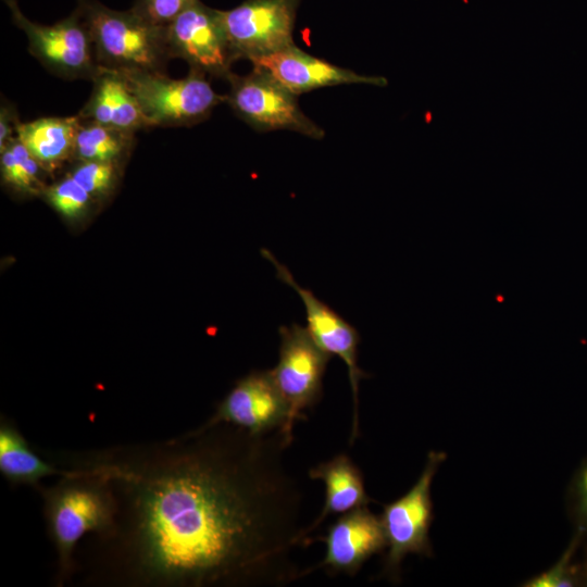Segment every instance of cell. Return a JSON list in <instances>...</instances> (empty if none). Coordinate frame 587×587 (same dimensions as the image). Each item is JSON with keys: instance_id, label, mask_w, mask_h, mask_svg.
Here are the masks:
<instances>
[{"instance_id": "cell-1", "label": "cell", "mask_w": 587, "mask_h": 587, "mask_svg": "<svg viewBox=\"0 0 587 587\" xmlns=\"http://www.w3.org/2000/svg\"><path fill=\"white\" fill-rule=\"evenodd\" d=\"M280 429L204 423L179 437L52 461L101 476L115 500L87 580L124 587H282L301 578L302 490Z\"/></svg>"}, {"instance_id": "cell-2", "label": "cell", "mask_w": 587, "mask_h": 587, "mask_svg": "<svg viewBox=\"0 0 587 587\" xmlns=\"http://www.w3.org/2000/svg\"><path fill=\"white\" fill-rule=\"evenodd\" d=\"M66 473L48 488H38L43 500L47 533L58 557L57 586L74 574L75 550L88 534L110 532L115 500L109 484L99 475L78 469Z\"/></svg>"}, {"instance_id": "cell-3", "label": "cell", "mask_w": 587, "mask_h": 587, "mask_svg": "<svg viewBox=\"0 0 587 587\" xmlns=\"http://www.w3.org/2000/svg\"><path fill=\"white\" fill-rule=\"evenodd\" d=\"M76 10L99 67L122 73L164 71L171 59L165 27L150 24L132 9L116 11L96 0H79Z\"/></svg>"}, {"instance_id": "cell-4", "label": "cell", "mask_w": 587, "mask_h": 587, "mask_svg": "<svg viewBox=\"0 0 587 587\" xmlns=\"http://www.w3.org/2000/svg\"><path fill=\"white\" fill-rule=\"evenodd\" d=\"M122 74L150 127L201 123L216 105L226 101V96L216 93L205 74L199 71L189 70L187 76L178 79L166 76L164 72Z\"/></svg>"}, {"instance_id": "cell-5", "label": "cell", "mask_w": 587, "mask_h": 587, "mask_svg": "<svg viewBox=\"0 0 587 587\" xmlns=\"http://www.w3.org/2000/svg\"><path fill=\"white\" fill-rule=\"evenodd\" d=\"M446 458L444 451H429L425 466L411 489L396 501L383 507L379 517L388 552L382 574L391 582L400 580L401 563L408 554L433 555L428 535L434 520L430 486Z\"/></svg>"}, {"instance_id": "cell-6", "label": "cell", "mask_w": 587, "mask_h": 587, "mask_svg": "<svg viewBox=\"0 0 587 587\" xmlns=\"http://www.w3.org/2000/svg\"><path fill=\"white\" fill-rule=\"evenodd\" d=\"M226 102L234 113L259 132L286 129L313 139H322L325 132L307 116L291 92L270 73L253 67L239 76L230 73Z\"/></svg>"}, {"instance_id": "cell-7", "label": "cell", "mask_w": 587, "mask_h": 587, "mask_svg": "<svg viewBox=\"0 0 587 587\" xmlns=\"http://www.w3.org/2000/svg\"><path fill=\"white\" fill-rule=\"evenodd\" d=\"M278 332V362L271 373L289 410L282 433L292 441L295 422L321 399L323 376L333 355L316 344L307 327L297 323L280 326Z\"/></svg>"}, {"instance_id": "cell-8", "label": "cell", "mask_w": 587, "mask_h": 587, "mask_svg": "<svg viewBox=\"0 0 587 587\" xmlns=\"http://www.w3.org/2000/svg\"><path fill=\"white\" fill-rule=\"evenodd\" d=\"M13 23L28 40L29 52L51 73L66 79H92L99 70L88 30L75 11L66 18L41 25L29 21L16 0H3Z\"/></svg>"}, {"instance_id": "cell-9", "label": "cell", "mask_w": 587, "mask_h": 587, "mask_svg": "<svg viewBox=\"0 0 587 587\" xmlns=\"http://www.w3.org/2000/svg\"><path fill=\"white\" fill-rule=\"evenodd\" d=\"M300 0H246L221 11L236 60L250 62L294 43V27Z\"/></svg>"}, {"instance_id": "cell-10", "label": "cell", "mask_w": 587, "mask_h": 587, "mask_svg": "<svg viewBox=\"0 0 587 587\" xmlns=\"http://www.w3.org/2000/svg\"><path fill=\"white\" fill-rule=\"evenodd\" d=\"M165 37L170 57L185 60L189 70L224 78L232 73L236 59L220 10L195 0L165 27Z\"/></svg>"}, {"instance_id": "cell-11", "label": "cell", "mask_w": 587, "mask_h": 587, "mask_svg": "<svg viewBox=\"0 0 587 587\" xmlns=\"http://www.w3.org/2000/svg\"><path fill=\"white\" fill-rule=\"evenodd\" d=\"M261 253L273 264L276 278L295 289L301 298L305 309L307 328L316 344L329 354L340 358L347 366L353 399L352 430L350 436V442L352 444L358 436L359 429V383L361 379L370 377L358 365L360 335L354 326L319 299L312 290L300 286L287 266L280 263L270 250L262 249Z\"/></svg>"}, {"instance_id": "cell-12", "label": "cell", "mask_w": 587, "mask_h": 587, "mask_svg": "<svg viewBox=\"0 0 587 587\" xmlns=\"http://www.w3.org/2000/svg\"><path fill=\"white\" fill-rule=\"evenodd\" d=\"M288 412L271 370L254 371L236 383L207 423H227L253 434H266L282 430Z\"/></svg>"}, {"instance_id": "cell-13", "label": "cell", "mask_w": 587, "mask_h": 587, "mask_svg": "<svg viewBox=\"0 0 587 587\" xmlns=\"http://www.w3.org/2000/svg\"><path fill=\"white\" fill-rule=\"evenodd\" d=\"M317 540L326 545L325 557L319 564L302 571L301 577L317 569L354 576L365 561L387 546L380 517L367 505L344 513Z\"/></svg>"}, {"instance_id": "cell-14", "label": "cell", "mask_w": 587, "mask_h": 587, "mask_svg": "<svg viewBox=\"0 0 587 587\" xmlns=\"http://www.w3.org/2000/svg\"><path fill=\"white\" fill-rule=\"evenodd\" d=\"M251 63L253 67L270 73L297 96L329 86L365 84L384 87L388 84L385 77L358 74L311 55L296 45Z\"/></svg>"}, {"instance_id": "cell-15", "label": "cell", "mask_w": 587, "mask_h": 587, "mask_svg": "<svg viewBox=\"0 0 587 587\" xmlns=\"http://www.w3.org/2000/svg\"><path fill=\"white\" fill-rule=\"evenodd\" d=\"M91 80V95L77 114L82 121L132 133L150 127L121 72L99 67Z\"/></svg>"}, {"instance_id": "cell-16", "label": "cell", "mask_w": 587, "mask_h": 587, "mask_svg": "<svg viewBox=\"0 0 587 587\" xmlns=\"http://www.w3.org/2000/svg\"><path fill=\"white\" fill-rule=\"evenodd\" d=\"M309 477L325 484V502L319 516L300 533V545L330 514H344L372 502L362 472L347 454L317 464L309 471Z\"/></svg>"}, {"instance_id": "cell-17", "label": "cell", "mask_w": 587, "mask_h": 587, "mask_svg": "<svg viewBox=\"0 0 587 587\" xmlns=\"http://www.w3.org/2000/svg\"><path fill=\"white\" fill-rule=\"evenodd\" d=\"M80 118L49 116L32 122H20L16 137L42 168L53 170L74 158L75 139Z\"/></svg>"}, {"instance_id": "cell-18", "label": "cell", "mask_w": 587, "mask_h": 587, "mask_svg": "<svg viewBox=\"0 0 587 587\" xmlns=\"http://www.w3.org/2000/svg\"><path fill=\"white\" fill-rule=\"evenodd\" d=\"M0 473L12 485H29L38 488L40 479L50 475H63L66 470L48 462L30 449L29 444L13 424L0 419Z\"/></svg>"}, {"instance_id": "cell-19", "label": "cell", "mask_w": 587, "mask_h": 587, "mask_svg": "<svg viewBox=\"0 0 587 587\" xmlns=\"http://www.w3.org/2000/svg\"><path fill=\"white\" fill-rule=\"evenodd\" d=\"M134 139L135 133L80 120L74 158L79 161L117 163L129 151Z\"/></svg>"}, {"instance_id": "cell-20", "label": "cell", "mask_w": 587, "mask_h": 587, "mask_svg": "<svg viewBox=\"0 0 587 587\" xmlns=\"http://www.w3.org/2000/svg\"><path fill=\"white\" fill-rule=\"evenodd\" d=\"M587 544L582 532L573 537L559 560L548 570L524 582V587H580L587 586V558L576 560L578 550Z\"/></svg>"}, {"instance_id": "cell-21", "label": "cell", "mask_w": 587, "mask_h": 587, "mask_svg": "<svg viewBox=\"0 0 587 587\" xmlns=\"http://www.w3.org/2000/svg\"><path fill=\"white\" fill-rule=\"evenodd\" d=\"M0 153L3 180L18 190L36 191L40 186L38 173L41 165L20 139H11Z\"/></svg>"}, {"instance_id": "cell-22", "label": "cell", "mask_w": 587, "mask_h": 587, "mask_svg": "<svg viewBox=\"0 0 587 587\" xmlns=\"http://www.w3.org/2000/svg\"><path fill=\"white\" fill-rule=\"evenodd\" d=\"M48 201L63 215L74 217L88 207L91 196L68 176L46 190Z\"/></svg>"}, {"instance_id": "cell-23", "label": "cell", "mask_w": 587, "mask_h": 587, "mask_svg": "<svg viewBox=\"0 0 587 587\" xmlns=\"http://www.w3.org/2000/svg\"><path fill=\"white\" fill-rule=\"evenodd\" d=\"M117 163L80 161L72 176L91 197L108 192L116 177Z\"/></svg>"}, {"instance_id": "cell-24", "label": "cell", "mask_w": 587, "mask_h": 587, "mask_svg": "<svg viewBox=\"0 0 587 587\" xmlns=\"http://www.w3.org/2000/svg\"><path fill=\"white\" fill-rule=\"evenodd\" d=\"M195 0H135L130 8L152 25L166 27Z\"/></svg>"}, {"instance_id": "cell-25", "label": "cell", "mask_w": 587, "mask_h": 587, "mask_svg": "<svg viewBox=\"0 0 587 587\" xmlns=\"http://www.w3.org/2000/svg\"><path fill=\"white\" fill-rule=\"evenodd\" d=\"M567 508L575 529L582 532L587 541V458L572 478L567 492Z\"/></svg>"}, {"instance_id": "cell-26", "label": "cell", "mask_w": 587, "mask_h": 587, "mask_svg": "<svg viewBox=\"0 0 587 587\" xmlns=\"http://www.w3.org/2000/svg\"><path fill=\"white\" fill-rule=\"evenodd\" d=\"M18 123V116L13 104L2 100L0 107V151L4 149L11 139L16 137Z\"/></svg>"}]
</instances>
